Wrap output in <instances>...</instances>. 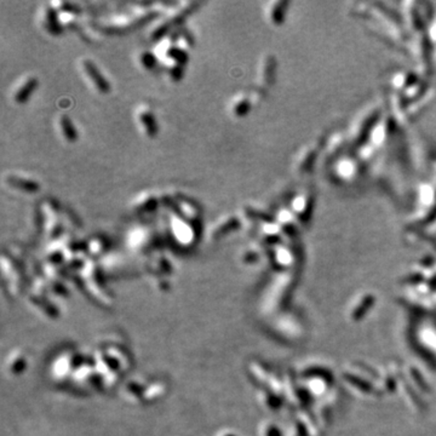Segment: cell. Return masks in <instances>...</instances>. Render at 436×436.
Masks as SVG:
<instances>
[{
    "label": "cell",
    "mask_w": 436,
    "mask_h": 436,
    "mask_svg": "<svg viewBox=\"0 0 436 436\" xmlns=\"http://www.w3.org/2000/svg\"><path fill=\"white\" fill-rule=\"evenodd\" d=\"M84 69H85L86 74L89 75L90 79L92 83L95 84L96 89L101 92V94H108L110 91V84L108 80H106V78L103 77V74L98 71V68L94 65V62L90 60H85L83 62Z\"/></svg>",
    "instance_id": "cell-1"
},
{
    "label": "cell",
    "mask_w": 436,
    "mask_h": 436,
    "mask_svg": "<svg viewBox=\"0 0 436 436\" xmlns=\"http://www.w3.org/2000/svg\"><path fill=\"white\" fill-rule=\"evenodd\" d=\"M37 86H38V80L36 78H31V79H28L16 91V94H15V101L20 104L26 103V102L31 98V96L33 95V92L36 91Z\"/></svg>",
    "instance_id": "cell-2"
},
{
    "label": "cell",
    "mask_w": 436,
    "mask_h": 436,
    "mask_svg": "<svg viewBox=\"0 0 436 436\" xmlns=\"http://www.w3.org/2000/svg\"><path fill=\"white\" fill-rule=\"evenodd\" d=\"M7 182L9 183V185H11V187L20 189V190H23V191H27V193H36V191H38L40 189L39 184H38L37 182L31 181V179L20 178V177L10 176L7 178Z\"/></svg>",
    "instance_id": "cell-3"
},
{
    "label": "cell",
    "mask_w": 436,
    "mask_h": 436,
    "mask_svg": "<svg viewBox=\"0 0 436 436\" xmlns=\"http://www.w3.org/2000/svg\"><path fill=\"white\" fill-rule=\"evenodd\" d=\"M61 130H62L63 136L68 142H75L78 139V132L75 130L74 125H73L71 118L67 115L61 116Z\"/></svg>",
    "instance_id": "cell-4"
},
{
    "label": "cell",
    "mask_w": 436,
    "mask_h": 436,
    "mask_svg": "<svg viewBox=\"0 0 436 436\" xmlns=\"http://www.w3.org/2000/svg\"><path fill=\"white\" fill-rule=\"evenodd\" d=\"M139 118H141V123L143 124L144 129L147 131L148 135H149V137H155L156 133H158V124H156L155 118H154L152 113L145 110V112L141 113Z\"/></svg>",
    "instance_id": "cell-5"
},
{
    "label": "cell",
    "mask_w": 436,
    "mask_h": 436,
    "mask_svg": "<svg viewBox=\"0 0 436 436\" xmlns=\"http://www.w3.org/2000/svg\"><path fill=\"white\" fill-rule=\"evenodd\" d=\"M46 19H48V23H49V31H50L51 33H54V34L60 33L61 27H60V25H58V21L56 19V14L52 11V9L49 10Z\"/></svg>",
    "instance_id": "cell-6"
},
{
    "label": "cell",
    "mask_w": 436,
    "mask_h": 436,
    "mask_svg": "<svg viewBox=\"0 0 436 436\" xmlns=\"http://www.w3.org/2000/svg\"><path fill=\"white\" fill-rule=\"evenodd\" d=\"M141 61H142V63H143V66L147 67V68H149V69L152 68V67L156 63V60L154 58V56L152 54H150V52H144V54L142 55Z\"/></svg>",
    "instance_id": "cell-7"
}]
</instances>
